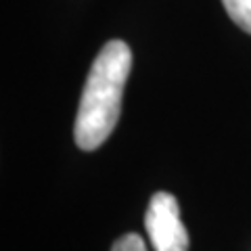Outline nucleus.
<instances>
[{
    "instance_id": "f257e3e1",
    "label": "nucleus",
    "mask_w": 251,
    "mask_h": 251,
    "mask_svg": "<svg viewBox=\"0 0 251 251\" xmlns=\"http://www.w3.org/2000/svg\"><path fill=\"white\" fill-rule=\"evenodd\" d=\"M132 69V50L122 40L107 42L94 59L77 107L74 138L82 151H94L115 130L122 97Z\"/></svg>"
},
{
    "instance_id": "f03ea898",
    "label": "nucleus",
    "mask_w": 251,
    "mask_h": 251,
    "mask_svg": "<svg viewBox=\"0 0 251 251\" xmlns=\"http://www.w3.org/2000/svg\"><path fill=\"white\" fill-rule=\"evenodd\" d=\"M145 226L155 251H188V234L174 195L155 193L147 207Z\"/></svg>"
},
{
    "instance_id": "7ed1b4c3",
    "label": "nucleus",
    "mask_w": 251,
    "mask_h": 251,
    "mask_svg": "<svg viewBox=\"0 0 251 251\" xmlns=\"http://www.w3.org/2000/svg\"><path fill=\"white\" fill-rule=\"evenodd\" d=\"M226 13L237 25L251 34V0H222Z\"/></svg>"
},
{
    "instance_id": "20e7f679",
    "label": "nucleus",
    "mask_w": 251,
    "mask_h": 251,
    "mask_svg": "<svg viewBox=\"0 0 251 251\" xmlns=\"http://www.w3.org/2000/svg\"><path fill=\"white\" fill-rule=\"evenodd\" d=\"M111 251H147V245L140 234L136 232H128L120 237L115 243H113V249Z\"/></svg>"
}]
</instances>
